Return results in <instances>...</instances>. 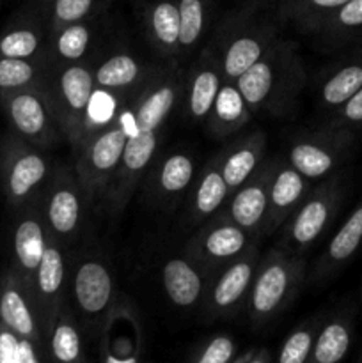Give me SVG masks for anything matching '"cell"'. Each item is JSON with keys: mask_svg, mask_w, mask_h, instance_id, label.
<instances>
[{"mask_svg": "<svg viewBox=\"0 0 362 363\" xmlns=\"http://www.w3.org/2000/svg\"><path fill=\"white\" fill-rule=\"evenodd\" d=\"M0 323L20 339L34 344L41 339V325L32 294L13 268L7 269L0 279Z\"/></svg>", "mask_w": 362, "mask_h": 363, "instance_id": "20", "label": "cell"}, {"mask_svg": "<svg viewBox=\"0 0 362 363\" xmlns=\"http://www.w3.org/2000/svg\"><path fill=\"white\" fill-rule=\"evenodd\" d=\"M312 34L323 50L351 48L362 43V0H348L334 11Z\"/></svg>", "mask_w": 362, "mask_h": 363, "instance_id": "33", "label": "cell"}, {"mask_svg": "<svg viewBox=\"0 0 362 363\" xmlns=\"http://www.w3.org/2000/svg\"><path fill=\"white\" fill-rule=\"evenodd\" d=\"M144 30L148 41L167 60H177L180 53V9L177 0H151L146 4Z\"/></svg>", "mask_w": 362, "mask_h": 363, "instance_id": "28", "label": "cell"}, {"mask_svg": "<svg viewBox=\"0 0 362 363\" xmlns=\"http://www.w3.org/2000/svg\"><path fill=\"white\" fill-rule=\"evenodd\" d=\"M160 137H162V131L137 130V128L128 130L123 158L103 197L109 213L121 215L126 209L128 202L131 201L137 188L144 181L149 167L158 156Z\"/></svg>", "mask_w": 362, "mask_h": 363, "instance_id": "15", "label": "cell"}, {"mask_svg": "<svg viewBox=\"0 0 362 363\" xmlns=\"http://www.w3.org/2000/svg\"><path fill=\"white\" fill-rule=\"evenodd\" d=\"M305 268L307 262L304 255L290 254L280 247L259 257L245 303L254 325H266L293 303L305 282Z\"/></svg>", "mask_w": 362, "mask_h": 363, "instance_id": "3", "label": "cell"}, {"mask_svg": "<svg viewBox=\"0 0 362 363\" xmlns=\"http://www.w3.org/2000/svg\"><path fill=\"white\" fill-rule=\"evenodd\" d=\"M39 202L50 236L59 241L62 247L77 241L85 223L87 206L91 202L82 190L75 169L64 165L55 167L39 197Z\"/></svg>", "mask_w": 362, "mask_h": 363, "instance_id": "9", "label": "cell"}, {"mask_svg": "<svg viewBox=\"0 0 362 363\" xmlns=\"http://www.w3.org/2000/svg\"><path fill=\"white\" fill-rule=\"evenodd\" d=\"M362 87V43L337 57L319 73L316 82L318 103L327 112L339 108Z\"/></svg>", "mask_w": 362, "mask_h": 363, "instance_id": "21", "label": "cell"}, {"mask_svg": "<svg viewBox=\"0 0 362 363\" xmlns=\"http://www.w3.org/2000/svg\"><path fill=\"white\" fill-rule=\"evenodd\" d=\"M322 323V318H312L297 326L283 342L277 363H309L316 333H318Z\"/></svg>", "mask_w": 362, "mask_h": 363, "instance_id": "41", "label": "cell"}, {"mask_svg": "<svg viewBox=\"0 0 362 363\" xmlns=\"http://www.w3.org/2000/svg\"><path fill=\"white\" fill-rule=\"evenodd\" d=\"M311 188V181L295 170L287 163V160L279 158L272 184H270L268 215H266L263 236H270L279 230L287 222V218L300 208Z\"/></svg>", "mask_w": 362, "mask_h": 363, "instance_id": "24", "label": "cell"}, {"mask_svg": "<svg viewBox=\"0 0 362 363\" xmlns=\"http://www.w3.org/2000/svg\"><path fill=\"white\" fill-rule=\"evenodd\" d=\"M48 243V229L41 211L39 199L16 209L13 227V266L31 291L32 279Z\"/></svg>", "mask_w": 362, "mask_h": 363, "instance_id": "19", "label": "cell"}, {"mask_svg": "<svg viewBox=\"0 0 362 363\" xmlns=\"http://www.w3.org/2000/svg\"><path fill=\"white\" fill-rule=\"evenodd\" d=\"M67 289L78 315L102 333L106 319L117 307L116 280L110 266L94 254L82 255L70 266Z\"/></svg>", "mask_w": 362, "mask_h": 363, "instance_id": "10", "label": "cell"}, {"mask_svg": "<svg viewBox=\"0 0 362 363\" xmlns=\"http://www.w3.org/2000/svg\"><path fill=\"white\" fill-rule=\"evenodd\" d=\"M259 257V245L256 241L240 257L213 273L201 303L206 321L231 318L245 308Z\"/></svg>", "mask_w": 362, "mask_h": 363, "instance_id": "13", "label": "cell"}, {"mask_svg": "<svg viewBox=\"0 0 362 363\" xmlns=\"http://www.w3.org/2000/svg\"><path fill=\"white\" fill-rule=\"evenodd\" d=\"M195 158L187 151L156 156L142 181V195L149 208L174 211L187 199L195 181Z\"/></svg>", "mask_w": 362, "mask_h": 363, "instance_id": "16", "label": "cell"}, {"mask_svg": "<svg viewBox=\"0 0 362 363\" xmlns=\"http://www.w3.org/2000/svg\"><path fill=\"white\" fill-rule=\"evenodd\" d=\"M346 2L348 0H280L277 14L302 32L312 34L325 18Z\"/></svg>", "mask_w": 362, "mask_h": 363, "instance_id": "36", "label": "cell"}, {"mask_svg": "<svg viewBox=\"0 0 362 363\" xmlns=\"http://www.w3.org/2000/svg\"><path fill=\"white\" fill-rule=\"evenodd\" d=\"M124 105H126V99L119 98V96L112 94V92L109 91H103V89L96 87V91L92 92L91 103H89V108H87L84 142L87 140L91 135L98 133V131H102L103 128L110 126V124L119 117L121 110L124 108ZM84 142H82V144H84Z\"/></svg>", "mask_w": 362, "mask_h": 363, "instance_id": "40", "label": "cell"}, {"mask_svg": "<svg viewBox=\"0 0 362 363\" xmlns=\"http://www.w3.org/2000/svg\"><path fill=\"white\" fill-rule=\"evenodd\" d=\"M277 163H279V156L265 160L261 167L229 195L224 208L219 211L258 240L263 238V233H265L270 184L275 174Z\"/></svg>", "mask_w": 362, "mask_h": 363, "instance_id": "17", "label": "cell"}, {"mask_svg": "<svg viewBox=\"0 0 362 363\" xmlns=\"http://www.w3.org/2000/svg\"><path fill=\"white\" fill-rule=\"evenodd\" d=\"M252 113L238 89L236 82L224 80L206 117V130L215 138H227L238 133L251 121Z\"/></svg>", "mask_w": 362, "mask_h": 363, "instance_id": "31", "label": "cell"}, {"mask_svg": "<svg viewBox=\"0 0 362 363\" xmlns=\"http://www.w3.org/2000/svg\"><path fill=\"white\" fill-rule=\"evenodd\" d=\"M256 4L227 14L215 28L208 48L216 57L224 78L236 82L280 39L273 21L258 13Z\"/></svg>", "mask_w": 362, "mask_h": 363, "instance_id": "2", "label": "cell"}, {"mask_svg": "<svg viewBox=\"0 0 362 363\" xmlns=\"http://www.w3.org/2000/svg\"><path fill=\"white\" fill-rule=\"evenodd\" d=\"M353 339V311L344 307L323 319L309 363H341L348 354Z\"/></svg>", "mask_w": 362, "mask_h": 363, "instance_id": "32", "label": "cell"}, {"mask_svg": "<svg viewBox=\"0 0 362 363\" xmlns=\"http://www.w3.org/2000/svg\"><path fill=\"white\" fill-rule=\"evenodd\" d=\"M361 363H362V360H361Z\"/></svg>", "mask_w": 362, "mask_h": 363, "instance_id": "52", "label": "cell"}, {"mask_svg": "<svg viewBox=\"0 0 362 363\" xmlns=\"http://www.w3.org/2000/svg\"><path fill=\"white\" fill-rule=\"evenodd\" d=\"M34 4H35V6L41 7L43 11H45L46 6H48V4H50V0H34Z\"/></svg>", "mask_w": 362, "mask_h": 363, "instance_id": "49", "label": "cell"}, {"mask_svg": "<svg viewBox=\"0 0 362 363\" xmlns=\"http://www.w3.org/2000/svg\"><path fill=\"white\" fill-rule=\"evenodd\" d=\"M344 197H346V181L341 172L318 181L304 199L300 208L284 223V233L279 243L280 248L290 254L304 255V252L311 248L332 225Z\"/></svg>", "mask_w": 362, "mask_h": 363, "instance_id": "5", "label": "cell"}, {"mask_svg": "<svg viewBox=\"0 0 362 363\" xmlns=\"http://www.w3.org/2000/svg\"><path fill=\"white\" fill-rule=\"evenodd\" d=\"M112 0H50L46 6V27L55 32L66 25L99 18Z\"/></svg>", "mask_w": 362, "mask_h": 363, "instance_id": "37", "label": "cell"}, {"mask_svg": "<svg viewBox=\"0 0 362 363\" xmlns=\"http://www.w3.org/2000/svg\"><path fill=\"white\" fill-rule=\"evenodd\" d=\"M325 124L337 128H348V130L357 133L362 128V87L350 99H346L339 108L330 112Z\"/></svg>", "mask_w": 362, "mask_h": 363, "instance_id": "42", "label": "cell"}, {"mask_svg": "<svg viewBox=\"0 0 362 363\" xmlns=\"http://www.w3.org/2000/svg\"><path fill=\"white\" fill-rule=\"evenodd\" d=\"M45 87L62 137L77 151L84 142L87 108L96 91L94 69L87 60L64 66L46 64Z\"/></svg>", "mask_w": 362, "mask_h": 363, "instance_id": "4", "label": "cell"}, {"mask_svg": "<svg viewBox=\"0 0 362 363\" xmlns=\"http://www.w3.org/2000/svg\"><path fill=\"white\" fill-rule=\"evenodd\" d=\"M212 0H177L180 9V53L197 48L209 21Z\"/></svg>", "mask_w": 362, "mask_h": 363, "instance_id": "38", "label": "cell"}, {"mask_svg": "<svg viewBox=\"0 0 362 363\" xmlns=\"http://www.w3.org/2000/svg\"><path fill=\"white\" fill-rule=\"evenodd\" d=\"M185 80L174 66L156 67L155 73L135 92L121 110L126 130L163 131L183 96Z\"/></svg>", "mask_w": 362, "mask_h": 363, "instance_id": "12", "label": "cell"}, {"mask_svg": "<svg viewBox=\"0 0 362 363\" xmlns=\"http://www.w3.org/2000/svg\"><path fill=\"white\" fill-rule=\"evenodd\" d=\"M266 135L263 131H252L240 140L227 145L219 152L220 169L227 188L233 194L265 162Z\"/></svg>", "mask_w": 362, "mask_h": 363, "instance_id": "29", "label": "cell"}, {"mask_svg": "<svg viewBox=\"0 0 362 363\" xmlns=\"http://www.w3.org/2000/svg\"><path fill=\"white\" fill-rule=\"evenodd\" d=\"M307 82L295 41L280 38L236 80L252 116L283 117L291 112Z\"/></svg>", "mask_w": 362, "mask_h": 363, "instance_id": "1", "label": "cell"}, {"mask_svg": "<svg viewBox=\"0 0 362 363\" xmlns=\"http://www.w3.org/2000/svg\"><path fill=\"white\" fill-rule=\"evenodd\" d=\"M99 18L78 23L66 25L55 32H48L46 41V64L64 66V64H77L87 60L96 34V23Z\"/></svg>", "mask_w": 362, "mask_h": 363, "instance_id": "34", "label": "cell"}, {"mask_svg": "<svg viewBox=\"0 0 362 363\" xmlns=\"http://www.w3.org/2000/svg\"><path fill=\"white\" fill-rule=\"evenodd\" d=\"M46 60L0 57V92L21 91L45 84Z\"/></svg>", "mask_w": 362, "mask_h": 363, "instance_id": "39", "label": "cell"}, {"mask_svg": "<svg viewBox=\"0 0 362 363\" xmlns=\"http://www.w3.org/2000/svg\"><path fill=\"white\" fill-rule=\"evenodd\" d=\"M18 363H39L34 342H31V340L27 339H20V346H18Z\"/></svg>", "mask_w": 362, "mask_h": 363, "instance_id": "46", "label": "cell"}, {"mask_svg": "<svg viewBox=\"0 0 362 363\" xmlns=\"http://www.w3.org/2000/svg\"><path fill=\"white\" fill-rule=\"evenodd\" d=\"M46 41L39 18L21 13L0 34V57L46 60Z\"/></svg>", "mask_w": 362, "mask_h": 363, "instance_id": "30", "label": "cell"}, {"mask_svg": "<svg viewBox=\"0 0 362 363\" xmlns=\"http://www.w3.org/2000/svg\"><path fill=\"white\" fill-rule=\"evenodd\" d=\"M92 69L96 87L128 101L148 82L156 67L149 66L130 52H116L103 59L98 66H92Z\"/></svg>", "mask_w": 362, "mask_h": 363, "instance_id": "26", "label": "cell"}, {"mask_svg": "<svg viewBox=\"0 0 362 363\" xmlns=\"http://www.w3.org/2000/svg\"><path fill=\"white\" fill-rule=\"evenodd\" d=\"M355 142V131L325 124L318 130L293 137L286 160L305 179L318 183L334 176L348 162Z\"/></svg>", "mask_w": 362, "mask_h": 363, "instance_id": "7", "label": "cell"}, {"mask_svg": "<svg viewBox=\"0 0 362 363\" xmlns=\"http://www.w3.org/2000/svg\"><path fill=\"white\" fill-rule=\"evenodd\" d=\"M362 245V199L350 213L341 229L334 234L327 245L325 252L319 255L312 269V282L323 284L336 277L350 259L357 254Z\"/></svg>", "mask_w": 362, "mask_h": 363, "instance_id": "27", "label": "cell"}, {"mask_svg": "<svg viewBox=\"0 0 362 363\" xmlns=\"http://www.w3.org/2000/svg\"><path fill=\"white\" fill-rule=\"evenodd\" d=\"M99 353H102V363H138L141 362V344L123 351L105 332H102Z\"/></svg>", "mask_w": 362, "mask_h": 363, "instance_id": "44", "label": "cell"}, {"mask_svg": "<svg viewBox=\"0 0 362 363\" xmlns=\"http://www.w3.org/2000/svg\"><path fill=\"white\" fill-rule=\"evenodd\" d=\"M52 167L43 149L28 144L13 131L0 142V179L6 202L13 211L41 197Z\"/></svg>", "mask_w": 362, "mask_h": 363, "instance_id": "6", "label": "cell"}, {"mask_svg": "<svg viewBox=\"0 0 362 363\" xmlns=\"http://www.w3.org/2000/svg\"><path fill=\"white\" fill-rule=\"evenodd\" d=\"M236 358V342L229 335H215L201 347L192 363H231Z\"/></svg>", "mask_w": 362, "mask_h": 363, "instance_id": "43", "label": "cell"}, {"mask_svg": "<svg viewBox=\"0 0 362 363\" xmlns=\"http://www.w3.org/2000/svg\"><path fill=\"white\" fill-rule=\"evenodd\" d=\"M361 301H362V287H361Z\"/></svg>", "mask_w": 362, "mask_h": 363, "instance_id": "50", "label": "cell"}, {"mask_svg": "<svg viewBox=\"0 0 362 363\" xmlns=\"http://www.w3.org/2000/svg\"><path fill=\"white\" fill-rule=\"evenodd\" d=\"M258 238L238 227L229 218L216 213L206 220L197 233L185 245V254L201 264L209 275L247 252Z\"/></svg>", "mask_w": 362, "mask_h": 363, "instance_id": "14", "label": "cell"}, {"mask_svg": "<svg viewBox=\"0 0 362 363\" xmlns=\"http://www.w3.org/2000/svg\"><path fill=\"white\" fill-rule=\"evenodd\" d=\"M0 2H2V0H0Z\"/></svg>", "mask_w": 362, "mask_h": 363, "instance_id": "51", "label": "cell"}, {"mask_svg": "<svg viewBox=\"0 0 362 363\" xmlns=\"http://www.w3.org/2000/svg\"><path fill=\"white\" fill-rule=\"evenodd\" d=\"M270 360H272V357H270L268 350H256L247 363H270Z\"/></svg>", "mask_w": 362, "mask_h": 363, "instance_id": "47", "label": "cell"}, {"mask_svg": "<svg viewBox=\"0 0 362 363\" xmlns=\"http://www.w3.org/2000/svg\"><path fill=\"white\" fill-rule=\"evenodd\" d=\"M45 335L55 363H85L80 330L67 300L55 312Z\"/></svg>", "mask_w": 362, "mask_h": 363, "instance_id": "35", "label": "cell"}, {"mask_svg": "<svg viewBox=\"0 0 362 363\" xmlns=\"http://www.w3.org/2000/svg\"><path fill=\"white\" fill-rule=\"evenodd\" d=\"M229 195L231 191L220 169L219 155H215L206 162L188 191L183 218L185 225L195 227L204 223L224 208Z\"/></svg>", "mask_w": 362, "mask_h": 363, "instance_id": "23", "label": "cell"}, {"mask_svg": "<svg viewBox=\"0 0 362 363\" xmlns=\"http://www.w3.org/2000/svg\"><path fill=\"white\" fill-rule=\"evenodd\" d=\"M126 140L128 130L119 113L110 126L91 135L73 152L75 174L91 204L105 197L110 181L123 158Z\"/></svg>", "mask_w": 362, "mask_h": 363, "instance_id": "8", "label": "cell"}, {"mask_svg": "<svg viewBox=\"0 0 362 363\" xmlns=\"http://www.w3.org/2000/svg\"><path fill=\"white\" fill-rule=\"evenodd\" d=\"M280 0H254V4L256 6H270V4H279Z\"/></svg>", "mask_w": 362, "mask_h": 363, "instance_id": "48", "label": "cell"}, {"mask_svg": "<svg viewBox=\"0 0 362 363\" xmlns=\"http://www.w3.org/2000/svg\"><path fill=\"white\" fill-rule=\"evenodd\" d=\"M0 106L4 110L11 131L39 149L59 144L62 137L45 84L13 92H0Z\"/></svg>", "mask_w": 362, "mask_h": 363, "instance_id": "11", "label": "cell"}, {"mask_svg": "<svg viewBox=\"0 0 362 363\" xmlns=\"http://www.w3.org/2000/svg\"><path fill=\"white\" fill-rule=\"evenodd\" d=\"M224 80L226 78L216 57L209 48L202 50L192 64L183 87L187 113L192 121H206Z\"/></svg>", "mask_w": 362, "mask_h": 363, "instance_id": "25", "label": "cell"}, {"mask_svg": "<svg viewBox=\"0 0 362 363\" xmlns=\"http://www.w3.org/2000/svg\"><path fill=\"white\" fill-rule=\"evenodd\" d=\"M20 337L0 323V363H18Z\"/></svg>", "mask_w": 362, "mask_h": 363, "instance_id": "45", "label": "cell"}, {"mask_svg": "<svg viewBox=\"0 0 362 363\" xmlns=\"http://www.w3.org/2000/svg\"><path fill=\"white\" fill-rule=\"evenodd\" d=\"M209 275L187 254L172 255L162 264V287L170 303L177 308H194L202 303Z\"/></svg>", "mask_w": 362, "mask_h": 363, "instance_id": "22", "label": "cell"}, {"mask_svg": "<svg viewBox=\"0 0 362 363\" xmlns=\"http://www.w3.org/2000/svg\"><path fill=\"white\" fill-rule=\"evenodd\" d=\"M67 284H70V266L64 255V247L48 234L45 254L31 284V294L43 335L48 330L55 312L67 300Z\"/></svg>", "mask_w": 362, "mask_h": 363, "instance_id": "18", "label": "cell"}]
</instances>
